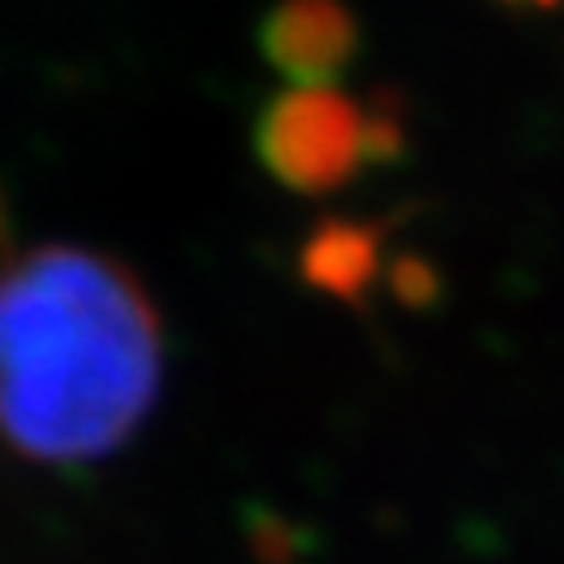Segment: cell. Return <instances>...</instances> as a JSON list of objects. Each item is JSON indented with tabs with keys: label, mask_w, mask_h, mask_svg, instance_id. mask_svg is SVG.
<instances>
[{
	"label": "cell",
	"mask_w": 564,
	"mask_h": 564,
	"mask_svg": "<svg viewBox=\"0 0 564 564\" xmlns=\"http://www.w3.org/2000/svg\"><path fill=\"white\" fill-rule=\"evenodd\" d=\"M507 6H538V10H555L560 0H507Z\"/></svg>",
	"instance_id": "6"
},
{
	"label": "cell",
	"mask_w": 564,
	"mask_h": 564,
	"mask_svg": "<svg viewBox=\"0 0 564 564\" xmlns=\"http://www.w3.org/2000/svg\"><path fill=\"white\" fill-rule=\"evenodd\" d=\"M253 152L280 187L329 196L365 165H387L404 152V107L391 94L360 102L334 85H294L262 102Z\"/></svg>",
	"instance_id": "2"
},
{
	"label": "cell",
	"mask_w": 564,
	"mask_h": 564,
	"mask_svg": "<svg viewBox=\"0 0 564 564\" xmlns=\"http://www.w3.org/2000/svg\"><path fill=\"white\" fill-rule=\"evenodd\" d=\"M391 290L404 307H427L441 294V275L422 262V258H400L391 267Z\"/></svg>",
	"instance_id": "5"
},
{
	"label": "cell",
	"mask_w": 564,
	"mask_h": 564,
	"mask_svg": "<svg viewBox=\"0 0 564 564\" xmlns=\"http://www.w3.org/2000/svg\"><path fill=\"white\" fill-rule=\"evenodd\" d=\"M161 395V321L124 262L41 245L0 267V441L45 467L116 454Z\"/></svg>",
	"instance_id": "1"
},
{
	"label": "cell",
	"mask_w": 564,
	"mask_h": 564,
	"mask_svg": "<svg viewBox=\"0 0 564 564\" xmlns=\"http://www.w3.org/2000/svg\"><path fill=\"white\" fill-rule=\"evenodd\" d=\"M258 50L294 85H329L360 54V23L343 0H275L258 28Z\"/></svg>",
	"instance_id": "3"
},
{
	"label": "cell",
	"mask_w": 564,
	"mask_h": 564,
	"mask_svg": "<svg viewBox=\"0 0 564 564\" xmlns=\"http://www.w3.org/2000/svg\"><path fill=\"white\" fill-rule=\"evenodd\" d=\"M382 275V231L360 218H325L303 240V280L343 307H365Z\"/></svg>",
	"instance_id": "4"
}]
</instances>
